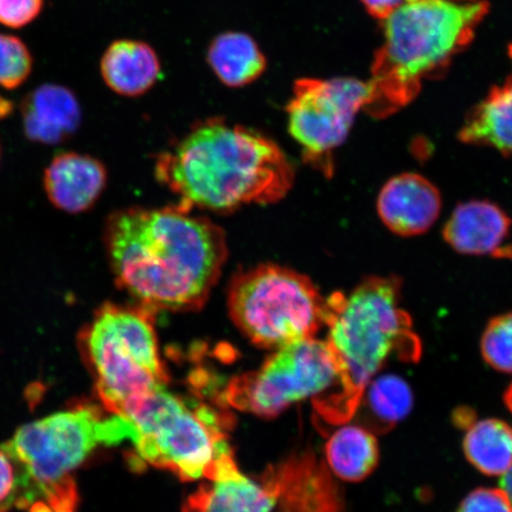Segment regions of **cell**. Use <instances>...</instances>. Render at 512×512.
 Masks as SVG:
<instances>
[{
	"label": "cell",
	"mask_w": 512,
	"mask_h": 512,
	"mask_svg": "<svg viewBox=\"0 0 512 512\" xmlns=\"http://www.w3.org/2000/svg\"><path fill=\"white\" fill-rule=\"evenodd\" d=\"M380 219L396 235L424 234L441 211L440 192L427 178L402 174L390 179L377 200Z\"/></svg>",
	"instance_id": "11"
},
{
	"label": "cell",
	"mask_w": 512,
	"mask_h": 512,
	"mask_svg": "<svg viewBox=\"0 0 512 512\" xmlns=\"http://www.w3.org/2000/svg\"><path fill=\"white\" fill-rule=\"evenodd\" d=\"M0 158H2V147H0Z\"/></svg>",
	"instance_id": "32"
},
{
	"label": "cell",
	"mask_w": 512,
	"mask_h": 512,
	"mask_svg": "<svg viewBox=\"0 0 512 512\" xmlns=\"http://www.w3.org/2000/svg\"><path fill=\"white\" fill-rule=\"evenodd\" d=\"M106 184L105 165L99 159L78 152L55 156L43 175V189L49 202L68 214L92 209Z\"/></svg>",
	"instance_id": "12"
},
{
	"label": "cell",
	"mask_w": 512,
	"mask_h": 512,
	"mask_svg": "<svg viewBox=\"0 0 512 512\" xmlns=\"http://www.w3.org/2000/svg\"><path fill=\"white\" fill-rule=\"evenodd\" d=\"M501 489H503L505 494L509 496L512 503V466L511 469L505 473L501 479Z\"/></svg>",
	"instance_id": "29"
},
{
	"label": "cell",
	"mask_w": 512,
	"mask_h": 512,
	"mask_svg": "<svg viewBox=\"0 0 512 512\" xmlns=\"http://www.w3.org/2000/svg\"><path fill=\"white\" fill-rule=\"evenodd\" d=\"M330 470L345 482H361L379 464V443L366 427L347 425L338 428L325 446Z\"/></svg>",
	"instance_id": "19"
},
{
	"label": "cell",
	"mask_w": 512,
	"mask_h": 512,
	"mask_svg": "<svg viewBox=\"0 0 512 512\" xmlns=\"http://www.w3.org/2000/svg\"><path fill=\"white\" fill-rule=\"evenodd\" d=\"M28 510H29V512H69V511H62L59 509H55V508L51 507V505H49L48 503L43 502V501H36V502L32 503L30 505V507L28 508Z\"/></svg>",
	"instance_id": "28"
},
{
	"label": "cell",
	"mask_w": 512,
	"mask_h": 512,
	"mask_svg": "<svg viewBox=\"0 0 512 512\" xmlns=\"http://www.w3.org/2000/svg\"><path fill=\"white\" fill-rule=\"evenodd\" d=\"M104 241L115 283L156 313L200 310L228 259L221 227L178 204L115 211Z\"/></svg>",
	"instance_id": "1"
},
{
	"label": "cell",
	"mask_w": 512,
	"mask_h": 512,
	"mask_svg": "<svg viewBox=\"0 0 512 512\" xmlns=\"http://www.w3.org/2000/svg\"><path fill=\"white\" fill-rule=\"evenodd\" d=\"M44 0H0V24L21 29L40 16Z\"/></svg>",
	"instance_id": "25"
},
{
	"label": "cell",
	"mask_w": 512,
	"mask_h": 512,
	"mask_svg": "<svg viewBox=\"0 0 512 512\" xmlns=\"http://www.w3.org/2000/svg\"><path fill=\"white\" fill-rule=\"evenodd\" d=\"M155 317L143 305L106 303L80 332L83 358L107 412L127 418L140 401L165 388Z\"/></svg>",
	"instance_id": "5"
},
{
	"label": "cell",
	"mask_w": 512,
	"mask_h": 512,
	"mask_svg": "<svg viewBox=\"0 0 512 512\" xmlns=\"http://www.w3.org/2000/svg\"><path fill=\"white\" fill-rule=\"evenodd\" d=\"M414 2V0H362L369 14L377 19H386L402 5Z\"/></svg>",
	"instance_id": "27"
},
{
	"label": "cell",
	"mask_w": 512,
	"mask_h": 512,
	"mask_svg": "<svg viewBox=\"0 0 512 512\" xmlns=\"http://www.w3.org/2000/svg\"><path fill=\"white\" fill-rule=\"evenodd\" d=\"M294 175L291 160L274 140L222 118L192 126L156 162V177L178 197V206L217 214L284 200Z\"/></svg>",
	"instance_id": "2"
},
{
	"label": "cell",
	"mask_w": 512,
	"mask_h": 512,
	"mask_svg": "<svg viewBox=\"0 0 512 512\" xmlns=\"http://www.w3.org/2000/svg\"><path fill=\"white\" fill-rule=\"evenodd\" d=\"M228 309L243 335L277 350L316 336L324 326L325 299L306 275L264 264L234 275Z\"/></svg>",
	"instance_id": "7"
},
{
	"label": "cell",
	"mask_w": 512,
	"mask_h": 512,
	"mask_svg": "<svg viewBox=\"0 0 512 512\" xmlns=\"http://www.w3.org/2000/svg\"><path fill=\"white\" fill-rule=\"evenodd\" d=\"M283 491L279 476L260 483L239 472L208 480L188 498L183 512H272Z\"/></svg>",
	"instance_id": "15"
},
{
	"label": "cell",
	"mask_w": 512,
	"mask_h": 512,
	"mask_svg": "<svg viewBox=\"0 0 512 512\" xmlns=\"http://www.w3.org/2000/svg\"><path fill=\"white\" fill-rule=\"evenodd\" d=\"M463 447L479 472L503 477L512 466V427L498 419L473 421L466 427Z\"/></svg>",
	"instance_id": "20"
},
{
	"label": "cell",
	"mask_w": 512,
	"mask_h": 512,
	"mask_svg": "<svg viewBox=\"0 0 512 512\" xmlns=\"http://www.w3.org/2000/svg\"><path fill=\"white\" fill-rule=\"evenodd\" d=\"M447 2H469V0H447Z\"/></svg>",
	"instance_id": "31"
},
{
	"label": "cell",
	"mask_w": 512,
	"mask_h": 512,
	"mask_svg": "<svg viewBox=\"0 0 512 512\" xmlns=\"http://www.w3.org/2000/svg\"><path fill=\"white\" fill-rule=\"evenodd\" d=\"M480 350L490 367L512 374V312L491 320L484 331Z\"/></svg>",
	"instance_id": "23"
},
{
	"label": "cell",
	"mask_w": 512,
	"mask_h": 512,
	"mask_svg": "<svg viewBox=\"0 0 512 512\" xmlns=\"http://www.w3.org/2000/svg\"><path fill=\"white\" fill-rule=\"evenodd\" d=\"M23 131L32 143L57 145L79 130L82 111L69 88L47 83L31 91L21 106Z\"/></svg>",
	"instance_id": "14"
},
{
	"label": "cell",
	"mask_w": 512,
	"mask_h": 512,
	"mask_svg": "<svg viewBox=\"0 0 512 512\" xmlns=\"http://www.w3.org/2000/svg\"><path fill=\"white\" fill-rule=\"evenodd\" d=\"M512 222L504 211L489 201H471L454 209L444 228V239L454 251L465 255L507 254L504 247ZM512 251V249H510Z\"/></svg>",
	"instance_id": "13"
},
{
	"label": "cell",
	"mask_w": 512,
	"mask_h": 512,
	"mask_svg": "<svg viewBox=\"0 0 512 512\" xmlns=\"http://www.w3.org/2000/svg\"><path fill=\"white\" fill-rule=\"evenodd\" d=\"M400 298L399 278L369 277L350 293L325 299L326 342L336 357L342 389L320 405L331 422H345L357 411L364 390L390 357L418 360L420 342Z\"/></svg>",
	"instance_id": "3"
},
{
	"label": "cell",
	"mask_w": 512,
	"mask_h": 512,
	"mask_svg": "<svg viewBox=\"0 0 512 512\" xmlns=\"http://www.w3.org/2000/svg\"><path fill=\"white\" fill-rule=\"evenodd\" d=\"M339 384V368L326 341L303 339L275 350L258 370L229 382L224 400L239 411L272 418Z\"/></svg>",
	"instance_id": "9"
},
{
	"label": "cell",
	"mask_w": 512,
	"mask_h": 512,
	"mask_svg": "<svg viewBox=\"0 0 512 512\" xmlns=\"http://www.w3.org/2000/svg\"><path fill=\"white\" fill-rule=\"evenodd\" d=\"M100 70L107 87L128 98L149 92L162 74L155 49L137 40L113 42L102 56Z\"/></svg>",
	"instance_id": "16"
},
{
	"label": "cell",
	"mask_w": 512,
	"mask_h": 512,
	"mask_svg": "<svg viewBox=\"0 0 512 512\" xmlns=\"http://www.w3.org/2000/svg\"><path fill=\"white\" fill-rule=\"evenodd\" d=\"M28 480L22 466L4 445H0V512L29 508Z\"/></svg>",
	"instance_id": "24"
},
{
	"label": "cell",
	"mask_w": 512,
	"mask_h": 512,
	"mask_svg": "<svg viewBox=\"0 0 512 512\" xmlns=\"http://www.w3.org/2000/svg\"><path fill=\"white\" fill-rule=\"evenodd\" d=\"M132 444L143 463L168 470L185 482L238 475L227 426L214 409L179 398L165 388L128 414Z\"/></svg>",
	"instance_id": "6"
},
{
	"label": "cell",
	"mask_w": 512,
	"mask_h": 512,
	"mask_svg": "<svg viewBox=\"0 0 512 512\" xmlns=\"http://www.w3.org/2000/svg\"><path fill=\"white\" fill-rule=\"evenodd\" d=\"M488 11L483 0H414L383 19V43L371 67L364 111L383 118L412 102L424 81L444 74L469 46Z\"/></svg>",
	"instance_id": "4"
},
{
	"label": "cell",
	"mask_w": 512,
	"mask_h": 512,
	"mask_svg": "<svg viewBox=\"0 0 512 512\" xmlns=\"http://www.w3.org/2000/svg\"><path fill=\"white\" fill-rule=\"evenodd\" d=\"M368 82L351 78L299 79L286 112L288 132L302 147L304 162L331 177L335 151L347 140L356 115L366 110Z\"/></svg>",
	"instance_id": "10"
},
{
	"label": "cell",
	"mask_w": 512,
	"mask_h": 512,
	"mask_svg": "<svg viewBox=\"0 0 512 512\" xmlns=\"http://www.w3.org/2000/svg\"><path fill=\"white\" fill-rule=\"evenodd\" d=\"M458 512H512V503L503 489L482 488L467 495Z\"/></svg>",
	"instance_id": "26"
},
{
	"label": "cell",
	"mask_w": 512,
	"mask_h": 512,
	"mask_svg": "<svg viewBox=\"0 0 512 512\" xmlns=\"http://www.w3.org/2000/svg\"><path fill=\"white\" fill-rule=\"evenodd\" d=\"M504 399L505 403H507L509 411L512 413V383L509 389L507 390V393H505Z\"/></svg>",
	"instance_id": "30"
},
{
	"label": "cell",
	"mask_w": 512,
	"mask_h": 512,
	"mask_svg": "<svg viewBox=\"0 0 512 512\" xmlns=\"http://www.w3.org/2000/svg\"><path fill=\"white\" fill-rule=\"evenodd\" d=\"M362 399L366 401L370 425L377 431H386L399 424L413 408L411 387L395 375L374 377L364 390Z\"/></svg>",
	"instance_id": "21"
},
{
	"label": "cell",
	"mask_w": 512,
	"mask_h": 512,
	"mask_svg": "<svg viewBox=\"0 0 512 512\" xmlns=\"http://www.w3.org/2000/svg\"><path fill=\"white\" fill-rule=\"evenodd\" d=\"M30 50L18 37L0 34V87L12 91L22 86L32 72Z\"/></svg>",
	"instance_id": "22"
},
{
	"label": "cell",
	"mask_w": 512,
	"mask_h": 512,
	"mask_svg": "<svg viewBox=\"0 0 512 512\" xmlns=\"http://www.w3.org/2000/svg\"><path fill=\"white\" fill-rule=\"evenodd\" d=\"M134 437L130 420L83 405L24 425L3 445L22 466L32 504L55 485L73 478L72 473L96 448L125 440L132 443Z\"/></svg>",
	"instance_id": "8"
},
{
	"label": "cell",
	"mask_w": 512,
	"mask_h": 512,
	"mask_svg": "<svg viewBox=\"0 0 512 512\" xmlns=\"http://www.w3.org/2000/svg\"><path fill=\"white\" fill-rule=\"evenodd\" d=\"M207 61L217 78L230 88L251 85L267 69V57L258 42L240 31L216 36L208 48Z\"/></svg>",
	"instance_id": "17"
},
{
	"label": "cell",
	"mask_w": 512,
	"mask_h": 512,
	"mask_svg": "<svg viewBox=\"0 0 512 512\" xmlns=\"http://www.w3.org/2000/svg\"><path fill=\"white\" fill-rule=\"evenodd\" d=\"M459 138L512 157V75L467 114Z\"/></svg>",
	"instance_id": "18"
}]
</instances>
